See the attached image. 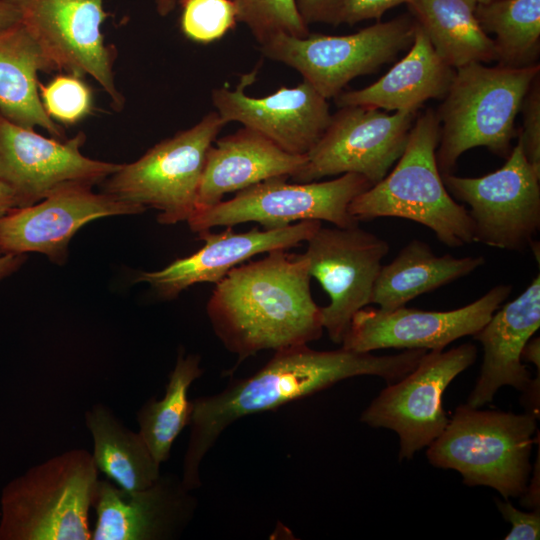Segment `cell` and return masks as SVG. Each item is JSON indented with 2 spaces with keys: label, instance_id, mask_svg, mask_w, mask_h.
Segmentation results:
<instances>
[{
  "label": "cell",
  "instance_id": "cell-16",
  "mask_svg": "<svg viewBox=\"0 0 540 540\" xmlns=\"http://www.w3.org/2000/svg\"><path fill=\"white\" fill-rule=\"evenodd\" d=\"M512 288L510 284L496 285L470 304L449 311L364 307L352 317L342 348L355 352L386 348L444 350L453 341L477 333Z\"/></svg>",
  "mask_w": 540,
  "mask_h": 540
},
{
  "label": "cell",
  "instance_id": "cell-20",
  "mask_svg": "<svg viewBox=\"0 0 540 540\" xmlns=\"http://www.w3.org/2000/svg\"><path fill=\"white\" fill-rule=\"evenodd\" d=\"M181 481L160 476L150 487L128 491L99 480L93 506V540L170 539L188 522L193 503Z\"/></svg>",
  "mask_w": 540,
  "mask_h": 540
},
{
  "label": "cell",
  "instance_id": "cell-43",
  "mask_svg": "<svg viewBox=\"0 0 540 540\" xmlns=\"http://www.w3.org/2000/svg\"><path fill=\"white\" fill-rule=\"evenodd\" d=\"M176 2L177 0H155L158 14L161 16H167L175 8Z\"/></svg>",
  "mask_w": 540,
  "mask_h": 540
},
{
  "label": "cell",
  "instance_id": "cell-7",
  "mask_svg": "<svg viewBox=\"0 0 540 540\" xmlns=\"http://www.w3.org/2000/svg\"><path fill=\"white\" fill-rule=\"evenodd\" d=\"M227 122L212 111L192 127L150 148L138 160L121 164L103 185L119 200L157 209V220L187 222L196 210L206 156Z\"/></svg>",
  "mask_w": 540,
  "mask_h": 540
},
{
  "label": "cell",
  "instance_id": "cell-19",
  "mask_svg": "<svg viewBox=\"0 0 540 540\" xmlns=\"http://www.w3.org/2000/svg\"><path fill=\"white\" fill-rule=\"evenodd\" d=\"M321 226V221L305 220L280 228L254 227L243 233L234 232L232 227L220 233L201 231L199 239L204 245L198 251L163 269L140 272L134 282H146L162 298L173 299L194 284H217L230 270L258 254L306 242Z\"/></svg>",
  "mask_w": 540,
  "mask_h": 540
},
{
  "label": "cell",
  "instance_id": "cell-33",
  "mask_svg": "<svg viewBox=\"0 0 540 540\" xmlns=\"http://www.w3.org/2000/svg\"><path fill=\"white\" fill-rule=\"evenodd\" d=\"M520 111L523 127L519 134L526 159L540 174V76L532 82Z\"/></svg>",
  "mask_w": 540,
  "mask_h": 540
},
{
  "label": "cell",
  "instance_id": "cell-36",
  "mask_svg": "<svg viewBox=\"0 0 540 540\" xmlns=\"http://www.w3.org/2000/svg\"><path fill=\"white\" fill-rule=\"evenodd\" d=\"M300 16L309 25L327 23L337 25L338 15L346 0H295Z\"/></svg>",
  "mask_w": 540,
  "mask_h": 540
},
{
  "label": "cell",
  "instance_id": "cell-22",
  "mask_svg": "<svg viewBox=\"0 0 540 540\" xmlns=\"http://www.w3.org/2000/svg\"><path fill=\"white\" fill-rule=\"evenodd\" d=\"M305 162L306 155L286 152L261 134L242 127L209 148L195 212L217 204L227 193L274 177H293Z\"/></svg>",
  "mask_w": 540,
  "mask_h": 540
},
{
  "label": "cell",
  "instance_id": "cell-12",
  "mask_svg": "<svg viewBox=\"0 0 540 540\" xmlns=\"http://www.w3.org/2000/svg\"><path fill=\"white\" fill-rule=\"evenodd\" d=\"M416 117L414 112L387 114L366 106L341 107L291 178L305 183L356 173L374 185L401 157Z\"/></svg>",
  "mask_w": 540,
  "mask_h": 540
},
{
  "label": "cell",
  "instance_id": "cell-41",
  "mask_svg": "<svg viewBox=\"0 0 540 540\" xmlns=\"http://www.w3.org/2000/svg\"><path fill=\"white\" fill-rule=\"evenodd\" d=\"M521 360L533 363L537 370H540V338H530L525 344L522 353Z\"/></svg>",
  "mask_w": 540,
  "mask_h": 540
},
{
  "label": "cell",
  "instance_id": "cell-27",
  "mask_svg": "<svg viewBox=\"0 0 540 540\" xmlns=\"http://www.w3.org/2000/svg\"><path fill=\"white\" fill-rule=\"evenodd\" d=\"M92 435L93 460L98 471L128 491L153 485L161 476L155 460L139 432L125 427L105 406H93L85 414Z\"/></svg>",
  "mask_w": 540,
  "mask_h": 540
},
{
  "label": "cell",
  "instance_id": "cell-14",
  "mask_svg": "<svg viewBox=\"0 0 540 540\" xmlns=\"http://www.w3.org/2000/svg\"><path fill=\"white\" fill-rule=\"evenodd\" d=\"M306 243L309 274L330 298V303L321 307L323 327L329 338L340 344L354 314L371 303L389 244L359 225L321 226Z\"/></svg>",
  "mask_w": 540,
  "mask_h": 540
},
{
  "label": "cell",
  "instance_id": "cell-11",
  "mask_svg": "<svg viewBox=\"0 0 540 540\" xmlns=\"http://www.w3.org/2000/svg\"><path fill=\"white\" fill-rule=\"evenodd\" d=\"M476 358L477 347L472 343L427 351L412 371L389 383L372 400L360 421L396 432L399 460L412 459L444 431L449 422L442 405L444 391Z\"/></svg>",
  "mask_w": 540,
  "mask_h": 540
},
{
  "label": "cell",
  "instance_id": "cell-8",
  "mask_svg": "<svg viewBox=\"0 0 540 540\" xmlns=\"http://www.w3.org/2000/svg\"><path fill=\"white\" fill-rule=\"evenodd\" d=\"M415 31L414 18L404 14L349 35L280 34L261 44L260 50L267 58L298 71L303 80L330 99L354 78L375 72L410 48Z\"/></svg>",
  "mask_w": 540,
  "mask_h": 540
},
{
  "label": "cell",
  "instance_id": "cell-37",
  "mask_svg": "<svg viewBox=\"0 0 540 540\" xmlns=\"http://www.w3.org/2000/svg\"><path fill=\"white\" fill-rule=\"evenodd\" d=\"M530 478V477H529ZM522 506L531 510H540V453L539 442L537 459L534 464L532 477L528 480L525 492L520 497Z\"/></svg>",
  "mask_w": 540,
  "mask_h": 540
},
{
  "label": "cell",
  "instance_id": "cell-10",
  "mask_svg": "<svg viewBox=\"0 0 540 540\" xmlns=\"http://www.w3.org/2000/svg\"><path fill=\"white\" fill-rule=\"evenodd\" d=\"M441 176L447 191L470 207L473 242L513 251L530 247L540 228V174L526 159L520 137L492 173Z\"/></svg>",
  "mask_w": 540,
  "mask_h": 540
},
{
  "label": "cell",
  "instance_id": "cell-44",
  "mask_svg": "<svg viewBox=\"0 0 540 540\" xmlns=\"http://www.w3.org/2000/svg\"><path fill=\"white\" fill-rule=\"evenodd\" d=\"M478 4H487L489 2H492L494 0H476Z\"/></svg>",
  "mask_w": 540,
  "mask_h": 540
},
{
  "label": "cell",
  "instance_id": "cell-38",
  "mask_svg": "<svg viewBox=\"0 0 540 540\" xmlns=\"http://www.w3.org/2000/svg\"><path fill=\"white\" fill-rule=\"evenodd\" d=\"M521 403L527 413H530L539 419L540 405V370H537V377L532 378L530 384L522 392Z\"/></svg>",
  "mask_w": 540,
  "mask_h": 540
},
{
  "label": "cell",
  "instance_id": "cell-3",
  "mask_svg": "<svg viewBox=\"0 0 540 540\" xmlns=\"http://www.w3.org/2000/svg\"><path fill=\"white\" fill-rule=\"evenodd\" d=\"M439 138L436 111L427 109L416 117L393 170L357 195L349 204V213L359 222L379 217L414 221L452 248L473 242L468 210L449 194L437 166Z\"/></svg>",
  "mask_w": 540,
  "mask_h": 540
},
{
  "label": "cell",
  "instance_id": "cell-40",
  "mask_svg": "<svg viewBox=\"0 0 540 540\" xmlns=\"http://www.w3.org/2000/svg\"><path fill=\"white\" fill-rule=\"evenodd\" d=\"M21 22L20 12L11 4L0 0V31Z\"/></svg>",
  "mask_w": 540,
  "mask_h": 540
},
{
  "label": "cell",
  "instance_id": "cell-28",
  "mask_svg": "<svg viewBox=\"0 0 540 540\" xmlns=\"http://www.w3.org/2000/svg\"><path fill=\"white\" fill-rule=\"evenodd\" d=\"M202 373L198 355L185 357L179 352L163 398L149 399L138 411L139 434L160 465L169 458L174 441L190 423L193 406L188 391Z\"/></svg>",
  "mask_w": 540,
  "mask_h": 540
},
{
  "label": "cell",
  "instance_id": "cell-13",
  "mask_svg": "<svg viewBox=\"0 0 540 540\" xmlns=\"http://www.w3.org/2000/svg\"><path fill=\"white\" fill-rule=\"evenodd\" d=\"M21 14L26 27L55 64L77 77L91 76L120 110L124 97L116 87L115 49L107 45L101 27L109 14L103 0H4Z\"/></svg>",
  "mask_w": 540,
  "mask_h": 540
},
{
  "label": "cell",
  "instance_id": "cell-31",
  "mask_svg": "<svg viewBox=\"0 0 540 540\" xmlns=\"http://www.w3.org/2000/svg\"><path fill=\"white\" fill-rule=\"evenodd\" d=\"M181 30L190 40L208 44L222 38L236 22L231 0H180Z\"/></svg>",
  "mask_w": 540,
  "mask_h": 540
},
{
  "label": "cell",
  "instance_id": "cell-34",
  "mask_svg": "<svg viewBox=\"0 0 540 540\" xmlns=\"http://www.w3.org/2000/svg\"><path fill=\"white\" fill-rule=\"evenodd\" d=\"M503 519L512 527L506 540H538L540 538V510L523 512L515 508L508 499H495Z\"/></svg>",
  "mask_w": 540,
  "mask_h": 540
},
{
  "label": "cell",
  "instance_id": "cell-26",
  "mask_svg": "<svg viewBox=\"0 0 540 540\" xmlns=\"http://www.w3.org/2000/svg\"><path fill=\"white\" fill-rule=\"evenodd\" d=\"M476 0H410L407 6L440 58L453 69L495 60L492 38L480 27Z\"/></svg>",
  "mask_w": 540,
  "mask_h": 540
},
{
  "label": "cell",
  "instance_id": "cell-30",
  "mask_svg": "<svg viewBox=\"0 0 540 540\" xmlns=\"http://www.w3.org/2000/svg\"><path fill=\"white\" fill-rule=\"evenodd\" d=\"M231 1L236 10L237 21L249 28L260 45L280 34L294 37L310 34L295 0Z\"/></svg>",
  "mask_w": 540,
  "mask_h": 540
},
{
  "label": "cell",
  "instance_id": "cell-6",
  "mask_svg": "<svg viewBox=\"0 0 540 540\" xmlns=\"http://www.w3.org/2000/svg\"><path fill=\"white\" fill-rule=\"evenodd\" d=\"M538 418L530 413L458 406L428 446L429 463L453 469L467 486H488L504 499L521 497L531 473Z\"/></svg>",
  "mask_w": 540,
  "mask_h": 540
},
{
  "label": "cell",
  "instance_id": "cell-9",
  "mask_svg": "<svg viewBox=\"0 0 540 540\" xmlns=\"http://www.w3.org/2000/svg\"><path fill=\"white\" fill-rule=\"evenodd\" d=\"M286 178H270L238 191L232 199L195 212L187 223L197 233L247 222L266 229L305 220L327 221L342 228L359 225L348 207L372 186L364 176L345 173L333 180L305 183H288Z\"/></svg>",
  "mask_w": 540,
  "mask_h": 540
},
{
  "label": "cell",
  "instance_id": "cell-18",
  "mask_svg": "<svg viewBox=\"0 0 540 540\" xmlns=\"http://www.w3.org/2000/svg\"><path fill=\"white\" fill-rule=\"evenodd\" d=\"M256 71L241 76L235 89L215 88L211 98L218 114L266 137L286 152L306 155L331 121L328 99L303 80L282 86L264 97H251L245 89Z\"/></svg>",
  "mask_w": 540,
  "mask_h": 540
},
{
  "label": "cell",
  "instance_id": "cell-21",
  "mask_svg": "<svg viewBox=\"0 0 540 540\" xmlns=\"http://www.w3.org/2000/svg\"><path fill=\"white\" fill-rule=\"evenodd\" d=\"M540 326V276L514 300L498 308L489 321L473 335L483 346L479 377L467 405L480 408L491 402L503 386L523 392L532 377L522 363L521 353Z\"/></svg>",
  "mask_w": 540,
  "mask_h": 540
},
{
  "label": "cell",
  "instance_id": "cell-23",
  "mask_svg": "<svg viewBox=\"0 0 540 540\" xmlns=\"http://www.w3.org/2000/svg\"><path fill=\"white\" fill-rule=\"evenodd\" d=\"M454 72L416 23L408 53L384 76L365 88L341 92L334 99L339 108L366 106L417 113L427 100L445 96Z\"/></svg>",
  "mask_w": 540,
  "mask_h": 540
},
{
  "label": "cell",
  "instance_id": "cell-5",
  "mask_svg": "<svg viewBox=\"0 0 540 540\" xmlns=\"http://www.w3.org/2000/svg\"><path fill=\"white\" fill-rule=\"evenodd\" d=\"M539 73V64L511 68L474 62L455 69L436 112L440 123L436 162L441 175L451 173L459 157L475 147L509 155L516 116Z\"/></svg>",
  "mask_w": 540,
  "mask_h": 540
},
{
  "label": "cell",
  "instance_id": "cell-17",
  "mask_svg": "<svg viewBox=\"0 0 540 540\" xmlns=\"http://www.w3.org/2000/svg\"><path fill=\"white\" fill-rule=\"evenodd\" d=\"M93 186L68 184L41 201L15 207L0 217V250L12 254L41 253L56 264H64L73 236L95 219L143 213L146 208L131 204Z\"/></svg>",
  "mask_w": 540,
  "mask_h": 540
},
{
  "label": "cell",
  "instance_id": "cell-2",
  "mask_svg": "<svg viewBox=\"0 0 540 540\" xmlns=\"http://www.w3.org/2000/svg\"><path fill=\"white\" fill-rule=\"evenodd\" d=\"M306 255L274 250L230 270L206 312L216 336L239 361L263 350L305 345L323 333Z\"/></svg>",
  "mask_w": 540,
  "mask_h": 540
},
{
  "label": "cell",
  "instance_id": "cell-32",
  "mask_svg": "<svg viewBox=\"0 0 540 540\" xmlns=\"http://www.w3.org/2000/svg\"><path fill=\"white\" fill-rule=\"evenodd\" d=\"M39 95L47 114L65 125L79 122L93 108L90 88L80 77L69 73L58 75L47 85L39 83Z\"/></svg>",
  "mask_w": 540,
  "mask_h": 540
},
{
  "label": "cell",
  "instance_id": "cell-24",
  "mask_svg": "<svg viewBox=\"0 0 540 540\" xmlns=\"http://www.w3.org/2000/svg\"><path fill=\"white\" fill-rule=\"evenodd\" d=\"M57 70L26 27L0 31V113L25 128L41 127L65 140L64 128L45 111L39 95V72Z\"/></svg>",
  "mask_w": 540,
  "mask_h": 540
},
{
  "label": "cell",
  "instance_id": "cell-15",
  "mask_svg": "<svg viewBox=\"0 0 540 540\" xmlns=\"http://www.w3.org/2000/svg\"><path fill=\"white\" fill-rule=\"evenodd\" d=\"M84 142L83 132L65 140L47 138L0 113V181L13 191L18 207L68 184L94 186L121 167L84 156Z\"/></svg>",
  "mask_w": 540,
  "mask_h": 540
},
{
  "label": "cell",
  "instance_id": "cell-42",
  "mask_svg": "<svg viewBox=\"0 0 540 540\" xmlns=\"http://www.w3.org/2000/svg\"><path fill=\"white\" fill-rule=\"evenodd\" d=\"M15 207L18 203L13 191L0 181V217Z\"/></svg>",
  "mask_w": 540,
  "mask_h": 540
},
{
  "label": "cell",
  "instance_id": "cell-25",
  "mask_svg": "<svg viewBox=\"0 0 540 540\" xmlns=\"http://www.w3.org/2000/svg\"><path fill=\"white\" fill-rule=\"evenodd\" d=\"M484 262L482 256H437L427 243L413 239L390 263L381 266L371 303L382 311L395 310L424 293L469 275Z\"/></svg>",
  "mask_w": 540,
  "mask_h": 540
},
{
  "label": "cell",
  "instance_id": "cell-39",
  "mask_svg": "<svg viewBox=\"0 0 540 540\" xmlns=\"http://www.w3.org/2000/svg\"><path fill=\"white\" fill-rule=\"evenodd\" d=\"M26 259L27 255L6 253L0 250V281L17 271Z\"/></svg>",
  "mask_w": 540,
  "mask_h": 540
},
{
  "label": "cell",
  "instance_id": "cell-1",
  "mask_svg": "<svg viewBox=\"0 0 540 540\" xmlns=\"http://www.w3.org/2000/svg\"><path fill=\"white\" fill-rule=\"evenodd\" d=\"M425 349H407L376 356L340 348L318 351L307 344L276 350L252 376L223 391L192 401L190 437L183 460L181 483L190 491L200 487V464L222 432L236 420L276 409L357 376L371 375L393 383L412 371Z\"/></svg>",
  "mask_w": 540,
  "mask_h": 540
},
{
  "label": "cell",
  "instance_id": "cell-4",
  "mask_svg": "<svg viewBox=\"0 0 540 540\" xmlns=\"http://www.w3.org/2000/svg\"><path fill=\"white\" fill-rule=\"evenodd\" d=\"M92 454L72 449L10 480L0 495V540H89L98 485Z\"/></svg>",
  "mask_w": 540,
  "mask_h": 540
},
{
  "label": "cell",
  "instance_id": "cell-29",
  "mask_svg": "<svg viewBox=\"0 0 540 540\" xmlns=\"http://www.w3.org/2000/svg\"><path fill=\"white\" fill-rule=\"evenodd\" d=\"M476 19L494 34L499 66L522 68L536 63L540 51V0H494L477 4Z\"/></svg>",
  "mask_w": 540,
  "mask_h": 540
},
{
  "label": "cell",
  "instance_id": "cell-35",
  "mask_svg": "<svg viewBox=\"0 0 540 540\" xmlns=\"http://www.w3.org/2000/svg\"><path fill=\"white\" fill-rule=\"evenodd\" d=\"M410 0H346L337 19V25H354L364 20L381 17L391 8L407 4Z\"/></svg>",
  "mask_w": 540,
  "mask_h": 540
}]
</instances>
